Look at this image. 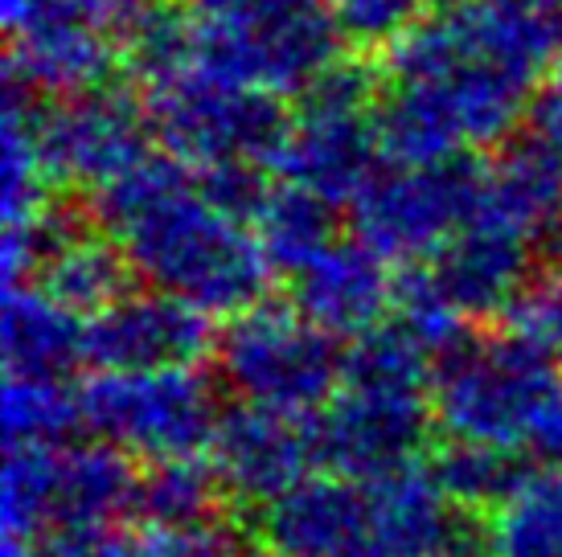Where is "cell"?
Returning <instances> with one entry per match:
<instances>
[{"label": "cell", "mask_w": 562, "mask_h": 557, "mask_svg": "<svg viewBox=\"0 0 562 557\" xmlns=\"http://www.w3.org/2000/svg\"><path fill=\"white\" fill-rule=\"evenodd\" d=\"M366 504L345 488H300L271 512V545L280 557H328L361 542Z\"/></svg>", "instance_id": "6da1fadb"}, {"label": "cell", "mask_w": 562, "mask_h": 557, "mask_svg": "<svg viewBox=\"0 0 562 557\" xmlns=\"http://www.w3.org/2000/svg\"><path fill=\"white\" fill-rule=\"evenodd\" d=\"M501 557H562V476L517 488L497 528Z\"/></svg>", "instance_id": "7a4b0ae2"}, {"label": "cell", "mask_w": 562, "mask_h": 557, "mask_svg": "<svg viewBox=\"0 0 562 557\" xmlns=\"http://www.w3.org/2000/svg\"><path fill=\"white\" fill-rule=\"evenodd\" d=\"M231 455V476L238 488L247 492H280L283 484L296 476V443L283 439L276 427H250V431L235 434V443H226Z\"/></svg>", "instance_id": "3957f363"}, {"label": "cell", "mask_w": 562, "mask_h": 557, "mask_svg": "<svg viewBox=\"0 0 562 557\" xmlns=\"http://www.w3.org/2000/svg\"><path fill=\"white\" fill-rule=\"evenodd\" d=\"M443 484L464 500H501V496H517V480L509 464L488 455V451H472V455H456L452 464H443Z\"/></svg>", "instance_id": "277c9868"}, {"label": "cell", "mask_w": 562, "mask_h": 557, "mask_svg": "<svg viewBox=\"0 0 562 557\" xmlns=\"http://www.w3.org/2000/svg\"><path fill=\"white\" fill-rule=\"evenodd\" d=\"M205 500V480L202 476H189L186 467H169L157 484L144 488V509L153 512L165 525H177V521H189L193 509H202Z\"/></svg>", "instance_id": "5b68a950"}, {"label": "cell", "mask_w": 562, "mask_h": 557, "mask_svg": "<svg viewBox=\"0 0 562 557\" xmlns=\"http://www.w3.org/2000/svg\"><path fill=\"white\" fill-rule=\"evenodd\" d=\"M328 557H398V554H391L382 542H374V545L353 542V545H345V549H337V554H328Z\"/></svg>", "instance_id": "8992f818"}]
</instances>
